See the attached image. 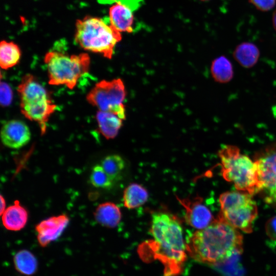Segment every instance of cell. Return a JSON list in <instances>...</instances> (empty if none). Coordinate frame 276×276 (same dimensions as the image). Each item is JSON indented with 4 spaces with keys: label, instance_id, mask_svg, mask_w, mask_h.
Returning a JSON list of instances; mask_svg holds the SVG:
<instances>
[{
    "label": "cell",
    "instance_id": "obj_17",
    "mask_svg": "<svg viewBox=\"0 0 276 276\" xmlns=\"http://www.w3.org/2000/svg\"><path fill=\"white\" fill-rule=\"evenodd\" d=\"M260 53L258 47L250 42H243L238 44L233 52L234 59L242 66L251 68L257 63Z\"/></svg>",
    "mask_w": 276,
    "mask_h": 276
},
{
    "label": "cell",
    "instance_id": "obj_7",
    "mask_svg": "<svg viewBox=\"0 0 276 276\" xmlns=\"http://www.w3.org/2000/svg\"><path fill=\"white\" fill-rule=\"evenodd\" d=\"M252 195L246 192H226L221 194L219 202L221 217L236 228L250 233L257 217L258 208Z\"/></svg>",
    "mask_w": 276,
    "mask_h": 276
},
{
    "label": "cell",
    "instance_id": "obj_16",
    "mask_svg": "<svg viewBox=\"0 0 276 276\" xmlns=\"http://www.w3.org/2000/svg\"><path fill=\"white\" fill-rule=\"evenodd\" d=\"M94 217L100 225L108 227H116L121 221L122 213L119 206L111 202L99 204L94 212Z\"/></svg>",
    "mask_w": 276,
    "mask_h": 276
},
{
    "label": "cell",
    "instance_id": "obj_15",
    "mask_svg": "<svg viewBox=\"0 0 276 276\" xmlns=\"http://www.w3.org/2000/svg\"><path fill=\"white\" fill-rule=\"evenodd\" d=\"M99 131L106 139H114L122 126L123 120L117 114L98 110L96 114Z\"/></svg>",
    "mask_w": 276,
    "mask_h": 276
},
{
    "label": "cell",
    "instance_id": "obj_3",
    "mask_svg": "<svg viewBox=\"0 0 276 276\" xmlns=\"http://www.w3.org/2000/svg\"><path fill=\"white\" fill-rule=\"evenodd\" d=\"M121 39L120 32L110 21L108 24L101 18L90 16L76 21L75 40L85 50L110 59L116 44Z\"/></svg>",
    "mask_w": 276,
    "mask_h": 276
},
{
    "label": "cell",
    "instance_id": "obj_8",
    "mask_svg": "<svg viewBox=\"0 0 276 276\" xmlns=\"http://www.w3.org/2000/svg\"><path fill=\"white\" fill-rule=\"evenodd\" d=\"M126 92L123 81L115 79L97 83L86 96L88 102L99 110L113 113L122 120L126 119L123 102Z\"/></svg>",
    "mask_w": 276,
    "mask_h": 276
},
{
    "label": "cell",
    "instance_id": "obj_20",
    "mask_svg": "<svg viewBox=\"0 0 276 276\" xmlns=\"http://www.w3.org/2000/svg\"><path fill=\"white\" fill-rule=\"evenodd\" d=\"M15 269L20 273L30 276L35 273L38 267L35 256L27 249L18 251L13 258Z\"/></svg>",
    "mask_w": 276,
    "mask_h": 276
},
{
    "label": "cell",
    "instance_id": "obj_27",
    "mask_svg": "<svg viewBox=\"0 0 276 276\" xmlns=\"http://www.w3.org/2000/svg\"><path fill=\"white\" fill-rule=\"evenodd\" d=\"M103 3H111L113 2L120 3L124 4L129 8H130L132 11L137 9L141 4L142 0H99Z\"/></svg>",
    "mask_w": 276,
    "mask_h": 276
},
{
    "label": "cell",
    "instance_id": "obj_25",
    "mask_svg": "<svg viewBox=\"0 0 276 276\" xmlns=\"http://www.w3.org/2000/svg\"><path fill=\"white\" fill-rule=\"evenodd\" d=\"M257 9L263 12L272 10L275 6L276 0H248Z\"/></svg>",
    "mask_w": 276,
    "mask_h": 276
},
{
    "label": "cell",
    "instance_id": "obj_18",
    "mask_svg": "<svg viewBox=\"0 0 276 276\" xmlns=\"http://www.w3.org/2000/svg\"><path fill=\"white\" fill-rule=\"evenodd\" d=\"M148 198L147 190L137 183L129 185L123 193V203L128 209H135L145 204Z\"/></svg>",
    "mask_w": 276,
    "mask_h": 276
},
{
    "label": "cell",
    "instance_id": "obj_12",
    "mask_svg": "<svg viewBox=\"0 0 276 276\" xmlns=\"http://www.w3.org/2000/svg\"><path fill=\"white\" fill-rule=\"evenodd\" d=\"M1 137L2 143L6 147L19 149L29 142L31 132L24 122L11 120L6 122L2 126Z\"/></svg>",
    "mask_w": 276,
    "mask_h": 276
},
{
    "label": "cell",
    "instance_id": "obj_10",
    "mask_svg": "<svg viewBox=\"0 0 276 276\" xmlns=\"http://www.w3.org/2000/svg\"><path fill=\"white\" fill-rule=\"evenodd\" d=\"M178 201L185 208V219L186 223L194 228L203 229L214 221L210 210L202 202L200 198L194 199H180Z\"/></svg>",
    "mask_w": 276,
    "mask_h": 276
},
{
    "label": "cell",
    "instance_id": "obj_30",
    "mask_svg": "<svg viewBox=\"0 0 276 276\" xmlns=\"http://www.w3.org/2000/svg\"><path fill=\"white\" fill-rule=\"evenodd\" d=\"M200 1H209L210 0H200Z\"/></svg>",
    "mask_w": 276,
    "mask_h": 276
},
{
    "label": "cell",
    "instance_id": "obj_26",
    "mask_svg": "<svg viewBox=\"0 0 276 276\" xmlns=\"http://www.w3.org/2000/svg\"><path fill=\"white\" fill-rule=\"evenodd\" d=\"M265 230L268 237L276 240V216L272 217L266 223Z\"/></svg>",
    "mask_w": 276,
    "mask_h": 276
},
{
    "label": "cell",
    "instance_id": "obj_28",
    "mask_svg": "<svg viewBox=\"0 0 276 276\" xmlns=\"http://www.w3.org/2000/svg\"><path fill=\"white\" fill-rule=\"evenodd\" d=\"M6 201L3 195H1V215H2L6 210Z\"/></svg>",
    "mask_w": 276,
    "mask_h": 276
},
{
    "label": "cell",
    "instance_id": "obj_23",
    "mask_svg": "<svg viewBox=\"0 0 276 276\" xmlns=\"http://www.w3.org/2000/svg\"><path fill=\"white\" fill-rule=\"evenodd\" d=\"M90 181L96 188L105 189L111 187L114 182L100 165H96L93 168Z\"/></svg>",
    "mask_w": 276,
    "mask_h": 276
},
{
    "label": "cell",
    "instance_id": "obj_11",
    "mask_svg": "<svg viewBox=\"0 0 276 276\" xmlns=\"http://www.w3.org/2000/svg\"><path fill=\"white\" fill-rule=\"evenodd\" d=\"M69 221L67 215L61 214L51 217L38 223L35 226V230L40 245L45 247L58 239L68 225Z\"/></svg>",
    "mask_w": 276,
    "mask_h": 276
},
{
    "label": "cell",
    "instance_id": "obj_22",
    "mask_svg": "<svg viewBox=\"0 0 276 276\" xmlns=\"http://www.w3.org/2000/svg\"><path fill=\"white\" fill-rule=\"evenodd\" d=\"M101 166L113 180L119 179L125 168V163L121 156L112 154L106 156L101 162Z\"/></svg>",
    "mask_w": 276,
    "mask_h": 276
},
{
    "label": "cell",
    "instance_id": "obj_5",
    "mask_svg": "<svg viewBox=\"0 0 276 276\" xmlns=\"http://www.w3.org/2000/svg\"><path fill=\"white\" fill-rule=\"evenodd\" d=\"M22 114L28 119L36 122L43 135L47 123L55 111L56 105L51 100L45 88L30 74L25 75L17 87Z\"/></svg>",
    "mask_w": 276,
    "mask_h": 276
},
{
    "label": "cell",
    "instance_id": "obj_29",
    "mask_svg": "<svg viewBox=\"0 0 276 276\" xmlns=\"http://www.w3.org/2000/svg\"><path fill=\"white\" fill-rule=\"evenodd\" d=\"M272 22L273 28L276 31V9L274 10V12L272 13Z\"/></svg>",
    "mask_w": 276,
    "mask_h": 276
},
{
    "label": "cell",
    "instance_id": "obj_9",
    "mask_svg": "<svg viewBox=\"0 0 276 276\" xmlns=\"http://www.w3.org/2000/svg\"><path fill=\"white\" fill-rule=\"evenodd\" d=\"M255 162L258 166V193L266 203L276 206V142L258 151Z\"/></svg>",
    "mask_w": 276,
    "mask_h": 276
},
{
    "label": "cell",
    "instance_id": "obj_14",
    "mask_svg": "<svg viewBox=\"0 0 276 276\" xmlns=\"http://www.w3.org/2000/svg\"><path fill=\"white\" fill-rule=\"evenodd\" d=\"M132 11L127 6L117 3L109 9V20L120 32H132L134 16Z\"/></svg>",
    "mask_w": 276,
    "mask_h": 276
},
{
    "label": "cell",
    "instance_id": "obj_6",
    "mask_svg": "<svg viewBox=\"0 0 276 276\" xmlns=\"http://www.w3.org/2000/svg\"><path fill=\"white\" fill-rule=\"evenodd\" d=\"M51 85H65L73 89L78 79L89 70L90 57L86 53L68 55L59 51L46 53L44 58Z\"/></svg>",
    "mask_w": 276,
    "mask_h": 276
},
{
    "label": "cell",
    "instance_id": "obj_21",
    "mask_svg": "<svg viewBox=\"0 0 276 276\" xmlns=\"http://www.w3.org/2000/svg\"><path fill=\"white\" fill-rule=\"evenodd\" d=\"M21 51L13 42L2 40L0 43V65L4 70L16 65L19 62Z\"/></svg>",
    "mask_w": 276,
    "mask_h": 276
},
{
    "label": "cell",
    "instance_id": "obj_19",
    "mask_svg": "<svg viewBox=\"0 0 276 276\" xmlns=\"http://www.w3.org/2000/svg\"><path fill=\"white\" fill-rule=\"evenodd\" d=\"M211 72L214 80L220 83H226L229 82L234 76L232 64L224 56L216 58L212 61Z\"/></svg>",
    "mask_w": 276,
    "mask_h": 276
},
{
    "label": "cell",
    "instance_id": "obj_1",
    "mask_svg": "<svg viewBox=\"0 0 276 276\" xmlns=\"http://www.w3.org/2000/svg\"><path fill=\"white\" fill-rule=\"evenodd\" d=\"M153 238L142 245V255L148 254L164 266V276H177L186 261L187 247L181 224L176 217L163 212L152 214L150 229Z\"/></svg>",
    "mask_w": 276,
    "mask_h": 276
},
{
    "label": "cell",
    "instance_id": "obj_4",
    "mask_svg": "<svg viewBox=\"0 0 276 276\" xmlns=\"http://www.w3.org/2000/svg\"><path fill=\"white\" fill-rule=\"evenodd\" d=\"M224 178L234 184L239 191L251 195L258 192V166L248 156L234 145H225L219 151Z\"/></svg>",
    "mask_w": 276,
    "mask_h": 276
},
{
    "label": "cell",
    "instance_id": "obj_2",
    "mask_svg": "<svg viewBox=\"0 0 276 276\" xmlns=\"http://www.w3.org/2000/svg\"><path fill=\"white\" fill-rule=\"evenodd\" d=\"M186 243L192 258L210 265L224 264L243 250L242 235L220 216L206 227L191 234Z\"/></svg>",
    "mask_w": 276,
    "mask_h": 276
},
{
    "label": "cell",
    "instance_id": "obj_24",
    "mask_svg": "<svg viewBox=\"0 0 276 276\" xmlns=\"http://www.w3.org/2000/svg\"><path fill=\"white\" fill-rule=\"evenodd\" d=\"M0 102L3 107L9 106L12 102L13 98L12 90L9 85L5 82H1Z\"/></svg>",
    "mask_w": 276,
    "mask_h": 276
},
{
    "label": "cell",
    "instance_id": "obj_13",
    "mask_svg": "<svg viewBox=\"0 0 276 276\" xmlns=\"http://www.w3.org/2000/svg\"><path fill=\"white\" fill-rule=\"evenodd\" d=\"M4 227L10 231H18L24 228L28 220V212L16 200L14 204L7 208L2 215Z\"/></svg>",
    "mask_w": 276,
    "mask_h": 276
}]
</instances>
